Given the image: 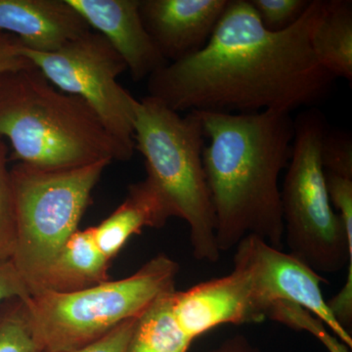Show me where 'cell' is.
Masks as SVG:
<instances>
[{"label":"cell","instance_id":"obj_1","mask_svg":"<svg viewBox=\"0 0 352 352\" xmlns=\"http://www.w3.org/2000/svg\"><path fill=\"white\" fill-rule=\"evenodd\" d=\"M324 2L311 0L295 24L271 32L250 0H228L207 44L150 76L148 95L177 113H291L314 105L335 80L311 48Z\"/></svg>","mask_w":352,"mask_h":352},{"label":"cell","instance_id":"obj_2","mask_svg":"<svg viewBox=\"0 0 352 352\" xmlns=\"http://www.w3.org/2000/svg\"><path fill=\"white\" fill-rule=\"evenodd\" d=\"M205 138L203 164L215 217L219 252L250 235L283 247L279 176L292 156L291 113L198 112Z\"/></svg>","mask_w":352,"mask_h":352},{"label":"cell","instance_id":"obj_3","mask_svg":"<svg viewBox=\"0 0 352 352\" xmlns=\"http://www.w3.org/2000/svg\"><path fill=\"white\" fill-rule=\"evenodd\" d=\"M0 138L10 142L11 159L43 170L126 162L135 152L87 102L58 89L34 65L0 75Z\"/></svg>","mask_w":352,"mask_h":352},{"label":"cell","instance_id":"obj_4","mask_svg":"<svg viewBox=\"0 0 352 352\" xmlns=\"http://www.w3.org/2000/svg\"><path fill=\"white\" fill-rule=\"evenodd\" d=\"M326 133L323 115L315 109L295 120L292 156L280 191L284 239L289 254L317 274H335L347 267L344 288L327 302L336 320L347 330L352 322V230H346L329 197L321 160Z\"/></svg>","mask_w":352,"mask_h":352},{"label":"cell","instance_id":"obj_5","mask_svg":"<svg viewBox=\"0 0 352 352\" xmlns=\"http://www.w3.org/2000/svg\"><path fill=\"white\" fill-rule=\"evenodd\" d=\"M134 146L144 157L147 177L168 204L173 217L188 224L199 261L217 263L215 217L203 164L205 134L200 113L185 116L148 96L138 100Z\"/></svg>","mask_w":352,"mask_h":352},{"label":"cell","instance_id":"obj_6","mask_svg":"<svg viewBox=\"0 0 352 352\" xmlns=\"http://www.w3.org/2000/svg\"><path fill=\"white\" fill-rule=\"evenodd\" d=\"M178 272V263L162 254L124 279L73 293L32 294L25 302L39 349L69 352L100 339L175 288Z\"/></svg>","mask_w":352,"mask_h":352},{"label":"cell","instance_id":"obj_7","mask_svg":"<svg viewBox=\"0 0 352 352\" xmlns=\"http://www.w3.org/2000/svg\"><path fill=\"white\" fill-rule=\"evenodd\" d=\"M109 164L43 170L17 163L11 168L16 203L11 261L31 295L65 243L78 230L92 191Z\"/></svg>","mask_w":352,"mask_h":352},{"label":"cell","instance_id":"obj_8","mask_svg":"<svg viewBox=\"0 0 352 352\" xmlns=\"http://www.w3.org/2000/svg\"><path fill=\"white\" fill-rule=\"evenodd\" d=\"M23 54L58 89L87 102L108 131L135 151L133 126L138 99L118 82L126 66L102 34L90 30L52 52L24 46Z\"/></svg>","mask_w":352,"mask_h":352},{"label":"cell","instance_id":"obj_9","mask_svg":"<svg viewBox=\"0 0 352 352\" xmlns=\"http://www.w3.org/2000/svg\"><path fill=\"white\" fill-rule=\"evenodd\" d=\"M234 270L240 271L247 279L266 318L278 302L300 305L352 347L351 333L336 320L324 298L321 291L323 276L291 254L272 247L258 236H247L236 245Z\"/></svg>","mask_w":352,"mask_h":352},{"label":"cell","instance_id":"obj_10","mask_svg":"<svg viewBox=\"0 0 352 352\" xmlns=\"http://www.w3.org/2000/svg\"><path fill=\"white\" fill-rule=\"evenodd\" d=\"M171 310L182 332L194 342L197 338L226 324L258 323L263 312L240 271L215 278L171 294Z\"/></svg>","mask_w":352,"mask_h":352},{"label":"cell","instance_id":"obj_11","mask_svg":"<svg viewBox=\"0 0 352 352\" xmlns=\"http://www.w3.org/2000/svg\"><path fill=\"white\" fill-rule=\"evenodd\" d=\"M92 31L102 34L124 60L134 82L168 63L146 31L140 0H67Z\"/></svg>","mask_w":352,"mask_h":352},{"label":"cell","instance_id":"obj_12","mask_svg":"<svg viewBox=\"0 0 352 352\" xmlns=\"http://www.w3.org/2000/svg\"><path fill=\"white\" fill-rule=\"evenodd\" d=\"M228 0H140L146 31L171 63L207 44Z\"/></svg>","mask_w":352,"mask_h":352},{"label":"cell","instance_id":"obj_13","mask_svg":"<svg viewBox=\"0 0 352 352\" xmlns=\"http://www.w3.org/2000/svg\"><path fill=\"white\" fill-rule=\"evenodd\" d=\"M90 30L67 0H0V32L28 50L52 52Z\"/></svg>","mask_w":352,"mask_h":352},{"label":"cell","instance_id":"obj_14","mask_svg":"<svg viewBox=\"0 0 352 352\" xmlns=\"http://www.w3.org/2000/svg\"><path fill=\"white\" fill-rule=\"evenodd\" d=\"M173 217V210L148 178L134 183L124 201L99 226L92 227L95 242L112 261L129 238L144 228H161Z\"/></svg>","mask_w":352,"mask_h":352},{"label":"cell","instance_id":"obj_15","mask_svg":"<svg viewBox=\"0 0 352 352\" xmlns=\"http://www.w3.org/2000/svg\"><path fill=\"white\" fill-rule=\"evenodd\" d=\"M110 264L95 242L92 227L78 229L65 243L32 294L73 293L103 283L109 280Z\"/></svg>","mask_w":352,"mask_h":352},{"label":"cell","instance_id":"obj_16","mask_svg":"<svg viewBox=\"0 0 352 352\" xmlns=\"http://www.w3.org/2000/svg\"><path fill=\"white\" fill-rule=\"evenodd\" d=\"M311 48L322 68L333 78L352 80V6L325 0L311 34Z\"/></svg>","mask_w":352,"mask_h":352},{"label":"cell","instance_id":"obj_17","mask_svg":"<svg viewBox=\"0 0 352 352\" xmlns=\"http://www.w3.org/2000/svg\"><path fill=\"white\" fill-rule=\"evenodd\" d=\"M175 288L157 296L138 317L126 352H187L192 340L176 323L171 310Z\"/></svg>","mask_w":352,"mask_h":352},{"label":"cell","instance_id":"obj_18","mask_svg":"<svg viewBox=\"0 0 352 352\" xmlns=\"http://www.w3.org/2000/svg\"><path fill=\"white\" fill-rule=\"evenodd\" d=\"M0 352H41L32 333L24 300L12 298L1 303Z\"/></svg>","mask_w":352,"mask_h":352},{"label":"cell","instance_id":"obj_19","mask_svg":"<svg viewBox=\"0 0 352 352\" xmlns=\"http://www.w3.org/2000/svg\"><path fill=\"white\" fill-rule=\"evenodd\" d=\"M9 152L0 138V259L12 258L16 242V203Z\"/></svg>","mask_w":352,"mask_h":352},{"label":"cell","instance_id":"obj_20","mask_svg":"<svg viewBox=\"0 0 352 352\" xmlns=\"http://www.w3.org/2000/svg\"><path fill=\"white\" fill-rule=\"evenodd\" d=\"M311 0H250L264 28L281 32L295 24Z\"/></svg>","mask_w":352,"mask_h":352},{"label":"cell","instance_id":"obj_21","mask_svg":"<svg viewBox=\"0 0 352 352\" xmlns=\"http://www.w3.org/2000/svg\"><path fill=\"white\" fill-rule=\"evenodd\" d=\"M321 160L326 173L352 178V142L347 134L328 131L324 136Z\"/></svg>","mask_w":352,"mask_h":352},{"label":"cell","instance_id":"obj_22","mask_svg":"<svg viewBox=\"0 0 352 352\" xmlns=\"http://www.w3.org/2000/svg\"><path fill=\"white\" fill-rule=\"evenodd\" d=\"M138 317L124 321L100 339L69 352H126Z\"/></svg>","mask_w":352,"mask_h":352},{"label":"cell","instance_id":"obj_23","mask_svg":"<svg viewBox=\"0 0 352 352\" xmlns=\"http://www.w3.org/2000/svg\"><path fill=\"white\" fill-rule=\"evenodd\" d=\"M298 330L305 331L311 333L316 339L320 340L329 352H351V349L347 346L336 335L329 330L327 326L309 312H303L298 317L296 322Z\"/></svg>","mask_w":352,"mask_h":352},{"label":"cell","instance_id":"obj_24","mask_svg":"<svg viewBox=\"0 0 352 352\" xmlns=\"http://www.w3.org/2000/svg\"><path fill=\"white\" fill-rule=\"evenodd\" d=\"M30 289L21 277L11 259H0V305L12 298L27 300Z\"/></svg>","mask_w":352,"mask_h":352},{"label":"cell","instance_id":"obj_25","mask_svg":"<svg viewBox=\"0 0 352 352\" xmlns=\"http://www.w3.org/2000/svg\"><path fill=\"white\" fill-rule=\"evenodd\" d=\"M23 48L24 45L19 38L0 32V75L32 66L31 61L23 54Z\"/></svg>","mask_w":352,"mask_h":352},{"label":"cell","instance_id":"obj_26","mask_svg":"<svg viewBox=\"0 0 352 352\" xmlns=\"http://www.w3.org/2000/svg\"><path fill=\"white\" fill-rule=\"evenodd\" d=\"M214 352H259L252 346L251 342L245 337L237 336L232 339L226 340L221 346Z\"/></svg>","mask_w":352,"mask_h":352}]
</instances>
